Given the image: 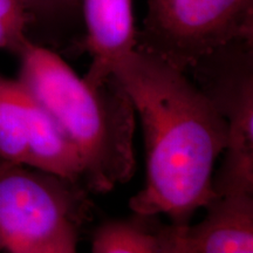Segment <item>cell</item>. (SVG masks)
Instances as JSON below:
<instances>
[{
    "instance_id": "1",
    "label": "cell",
    "mask_w": 253,
    "mask_h": 253,
    "mask_svg": "<svg viewBox=\"0 0 253 253\" xmlns=\"http://www.w3.org/2000/svg\"><path fill=\"white\" fill-rule=\"evenodd\" d=\"M112 77L132 104L144 140V185L129 201L136 217L188 224L214 198V166L226 123L185 72L136 48Z\"/></svg>"
},
{
    "instance_id": "2",
    "label": "cell",
    "mask_w": 253,
    "mask_h": 253,
    "mask_svg": "<svg viewBox=\"0 0 253 253\" xmlns=\"http://www.w3.org/2000/svg\"><path fill=\"white\" fill-rule=\"evenodd\" d=\"M18 80L75 148L88 191L108 192L135 171L136 115L112 77L94 84L59 54L31 39L15 53Z\"/></svg>"
},
{
    "instance_id": "3",
    "label": "cell",
    "mask_w": 253,
    "mask_h": 253,
    "mask_svg": "<svg viewBox=\"0 0 253 253\" xmlns=\"http://www.w3.org/2000/svg\"><path fill=\"white\" fill-rule=\"evenodd\" d=\"M137 48L190 72L232 43L252 41L253 0H145Z\"/></svg>"
},
{
    "instance_id": "4",
    "label": "cell",
    "mask_w": 253,
    "mask_h": 253,
    "mask_svg": "<svg viewBox=\"0 0 253 253\" xmlns=\"http://www.w3.org/2000/svg\"><path fill=\"white\" fill-rule=\"evenodd\" d=\"M82 184L34 168L0 160V246L6 253H32L90 211Z\"/></svg>"
},
{
    "instance_id": "5",
    "label": "cell",
    "mask_w": 253,
    "mask_h": 253,
    "mask_svg": "<svg viewBox=\"0 0 253 253\" xmlns=\"http://www.w3.org/2000/svg\"><path fill=\"white\" fill-rule=\"evenodd\" d=\"M190 72L226 123V145L213 176L214 197L253 195L252 41L224 47Z\"/></svg>"
},
{
    "instance_id": "6",
    "label": "cell",
    "mask_w": 253,
    "mask_h": 253,
    "mask_svg": "<svg viewBox=\"0 0 253 253\" xmlns=\"http://www.w3.org/2000/svg\"><path fill=\"white\" fill-rule=\"evenodd\" d=\"M192 224L144 218L162 253H253V195L216 196Z\"/></svg>"
},
{
    "instance_id": "7",
    "label": "cell",
    "mask_w": 253,
    "mask_h": 253,
    "mask_svg": "<svg viewBox=\"0 0 253 253\" xmlns=\"http://www.w3.org/2000/svg\"><path fill=\"white\" fill-rule=\"evenodd\" d=\"M91 62L84 78L101 84L112 78L116 63L137 48L132 0H80Z\"/></svg>"
},
{
    "instance_id": "8",
    "label": "cell",
    "mask_w": 253,
    "mask_h": 253,
    "mask_svg": "<svg viewBox=\"0 0 253 253\" xmlns=\"http://www.w3.org/2000/svg\"><path fill=\"white\" fill-rule=\"evenodd\" d=\"M40 110L18 79L0 73V160L27 166Z\"/></svg>"
},
{
    "instance_id": "9",
    "label": "cell",
    "mask_w": 253,
    "mask_h": 253,
    "mask_svg": "<svg viewBox=\"0 0 253 253\" xmlns=\"http://www.w3.org/2000/svg\"><path fill=\"white\" fill-rule=\"evenodd\" d=\"M91 253H162L144 218L109 220L97 227Z\"/></svg>"
},
{
    "instance_id": "10",
    "label": "cell",
    "mask_w": 253,
    "mask_h": 253,
    "mask_svg": "<svg viewBox=\"0 0 253 253\" xmlns=\"http://www.w3.org/2000/svg\"><path fill=\"white\" fill-rule=\"evenodd\" d=\"M32 15L25 0H0V50L17 53L30 39Z\"/></svg>"
},
{
    "instance_id": "11",
    "label": "cell",
    "mask_w": 253,
    "mask_h": 253,
    "mask_svg": "<svg viewBox=\"0 0 253 253\" xmlns=\"http://www.w3.org/2000/svg\"><path fill=\"white\" fill-rule=\"evenodd\" d=\"M32 19L52 15L77 6L80 0H25Z\"/></svg>"
},
{
    "instance_id": "12",
    "label": "cell",
    "mask_w": 253,
    "mask_h": 253,
    "mask_svg": "<svg viewBox=\"0 0 253 253\" xmlns=\"http://www.w3.org/2000/svg\"><path fill=\"white\" fill-rule=\"evenodd\" d=\"M79 229L72 227L48 244L32 253H77Z\"/></svg>"
},
{
    "instance_id": "13",
    "label": "cell",
    "mask_w": 253,
    "mask_h": 253,
    "mask_svg": "<svg viewBox=\"0 0 253 253\" xmlns=\"http://www.w3.org/2000/svg\"><path fill=\"white\" fill-rule=\"evenodd\" d=\"M2 252V250H1V246H0V253H1Z\"/></svg>"
}]
</instances>
